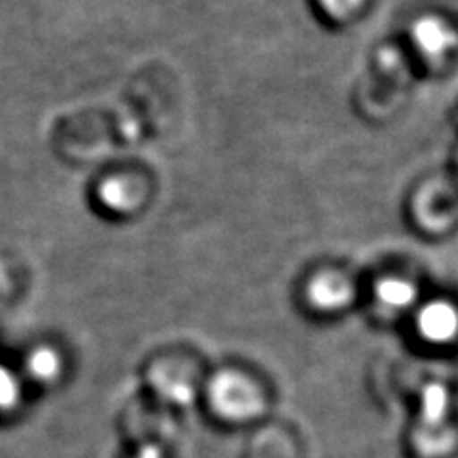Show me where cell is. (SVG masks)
<instances>
[{
  "mask_svg": "<svg viewBox=\"0 0 458 458\" xmlns=\"http://www.w3.org/2000/svg\"><path fill=\"white\" fill-rule=\"evenodd\" d=\"M25 370L37 384H52L62 375V357L50 348H37L27 355Z\"/></svg>",
  "mask_w": 458,
  "mask_h": 458,
  "instance_id": "ba28073f",
  "label": "cell"
},
{
  "mask_svg": "<svg viewBox=\"0 0 458 458\" xmlns=\"http://www.w3.org/2000/svg\"><path fill=\"white\" fill-rule=\"evenodd\" d=\"M419 291L409 279L403 277H386L375 286L377 306L390 315L403 313L417 302Z\"/></svg>",
  "mask_w": 458,
  "mask_h": 458,
  "instance_id": "8992f818",
  "label": "cell"
},
{
  "mask_svg": "<svg viewBox=\"0 0 458 458\" xmlns=\"http://www.w3.org/2000/svg\"><path fill=\"white\" fill-rule=\"evenodd\" d=\"M318 4L328 20L344 23L355 18V13L363 8L365 0H318Z\"/></svg>",
  "mask_w": 458,
  "mask_h": 458,
  "instance_id": "30bf717a",
  "label": "cell"
},
{
  "mask_svg": "<svg viewBox=\"0 0 458 458\" xmlns=\"http://www.w3.org/2000/svg\"><path fill=\"white\" fill-rule=\"evenodd\" d=\"M411 38L428 60H443L458 47V33L437 16H422L411 27Z\"/></svg>",
  "mask_w": 458,
  "mask_h": 458,
  "instance_id": "277c9868",
  "label": "cell"
},
{
  "mask_svg": "<svg viewBox=\"0 0 458 458\" xmlns=\"http://www.w3.org/2000/svg\"><path fill=\"white\" fill-rule=\"evenodd\" d=\"M417 331L432 346H449L458 338V308L447 300H432L417 311Z\"/></svg>",
  "mask_w": 458,
  "mask_h": 458,
  "instance_id": "3957f363",
  "label": "cell"
},
{
  "mask_svg": "<svg viewBox=\"0 0 458 458\" xmlns=\"http://www.w3.org/2000/svg\"><path fill=\"white\" fill-rule=\"evenodd\" d=\"M134 458H165V456H163V453H161L159 447L146 445V447H141V449L134 454Z\"/></svg>",
  "mask_w": 458,
  "mask_h": 458,
  "instance_id": "8fae6325",
  "label": "cell"
},
{
  "mask_svg": "<svg viewBox=\"0 0 458 458\" xmlns=\"http://www.w3.org/2000/svg\"><path fill=\"white\" fill-rule=\"evenodd\" d=\"M151 390L155 395L166 401L170 405H190L195 399L197 386L190 378L188 372L180 370L178 367H170V365H159L149 378Z\"/></svg>",
  "mask_w": 458,
  "mask_h": 458,
  "instance_id": "5b68a950",
  "label": "cell"
},
{
  "mask_svg": "<svg viewBox=\"0 0 458 458\" xmlns=\"http://www.w3.org/2000/svg\"><path fill=\"white\" fill-rule=\"evenodd\" d=\"M210 411L229 424L250 422L266 409V395L260 386L239 370H222L207 386Z\"/></svg>",
  "mask_w": 458,
  "mask_h": 458,
  "instance_id": "6da1fadb",
  "label": "cell"
},
{
  "mask_svg": "<svg viewBox=\"0 0 458 458\" xmlns=\"http://www.w3.org/2000/svg\"><path fill=\"white\" fill-rule=\"evenodd\" d=\"M21 401V382L4 365H0V412H10Z\"/></svg>",
  "mask_w": 458,
  "mask_h": 458,
  "instance_id": "9c48e42d",
  "label": "cell"
},
{
  "mask_svg": "<svg viewBox=\"0 0 458 458\" xmlns=\"http://www.w3.org/2000/svg\"><path fill=\"white\" fill-rule=\"evenodd\" d=\"M451 397L445 386L429 384L420 397V424L422 426H441L447 424Z\"/></svg>",
  "mask_w": 458,
  "mask_h": 458,
  "instance_id": "52a82bcc",
  "label": "cell"
},
{
  "mask_svg": "<svg viewBox=\"0 0 458 458\" xmlns=\"http://www.w3.org/2000/svg\"><path fill=\"white\" fill-rule=\"evenodd\" d=\"M306 300L315 311L338 313L352 304L353 284L336 271H321L308 281Z\"/></svg>",
  "mask_w": 458,
  "mask_h": 458,
  "instance_id": "7a4b0ae2",
  "label": "cell"
}]
</instances>
